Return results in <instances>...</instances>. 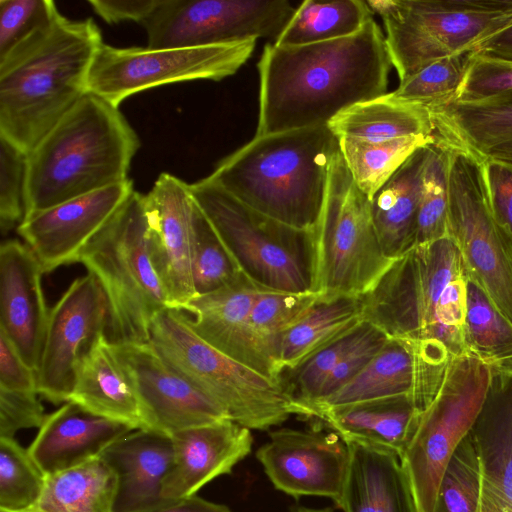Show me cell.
Returning a JSON list of instances; mask_svg holds the SVG:
<instances>
[{
  "mask_svg": "<svg viewBox=\"0 0 512 512\" xmlns=\"http://www.w3.org/2000/svg\"><path fill=\"white\" fill-rule=\"evenodd\" d=\"M149 342L177 372L218 403L230 420L250 430H269L291 415L302 417L280 381L209 345L180 309L166 308L154 317Z\"/></svg>",
  "mask_w": 512,
  "mask_h": 512,
  "instance_id": "8992f818",
  "label": "cell"
},
{
  "mask_svg": "<svg viewBox=\"0 0 512 512\" xmlns=\"http://www.w3.org/2000/svg\"><path fill=\"white\" fill-rule=\"evenodd\" d=\"M145 197L150 258L170 308L182 310L196 296L192 275L196 202L190 184L166 172Z\"/></svg>",
  "mask_w": 512,
  "mask_h": 512,
  "instance_id": "d6986e66",
  "label": "cell"
},
{
  "mask_svg": "<svg viewBox=\"0 0 512 512\" xmlns=\"http://www.w3.org/2000/svg\"><path fill=\"white\" fill-rule=\"evenodd\" d=\"M288 512H333L329 507L327 508H309L305 506H294Z\"/></svg>",
  "mask_w": 512,
  "mask_h": 512,
  "instance_id": "9f6ffc18",
  "label": "cell"
},
{
  "mask_svg": "<svg viewBox=\"0 0 512 512\" xmlns=\"http://www.w3.org/2000/svg\"><path fill=\"white\" fill-rule=\"evenodd\" d=\"M440 144L485 157L512 143V91L471 102H449L429 110Z\"/></svg>",
  "mask_w": 512,
  "mask_h": 512,
  "instance_id": "f546056e",
  "label": "cell"
},
{
  "mask_svg": "<svg viewBox=\"0 0 512 512\" xmlns=\"http://www.w3.org/2000/svg\"><path fill=\"white\" fill-rule=\"evenodd\" d=\"M388 339L389 337L383 331L371 324L365 336L341 359L326 378L319 390L316 401L310 408L309 418L313 406L337 392L357 376Z\"/></svg>",
  "mask_w": 512,
  "mask_h": 512,
  "instance_id": "7dc6e473",
  "label": "cell"
},
{
  "mask_svg": "<svg viewBox=\"0 0 512 512\" xmlns=\"http://www.w3.org/2000/svg\"><path fill=\"white\" fill-rule=\"evenodd\" d=\"M483 164L493 216L512 241V161L485 156Z\"/></svg>",
  "mask_w": 512,
  "mask_h": 512,
  "instance_id": "681fc988",
  "label": "cell"
},
{
  "mask_svg": "<svg viewBox=\"0 0 512 512\" xmlns=\"http://www.w3.org/2000/svg\"><path fill=\"white\" fill-rule=\"evenodd\" d=\"M402 81L439 59L474 51L512 26V0H368Z\"/></svg>",
  "mask_w": 512,
  "mask_h": 512,
  "instance_id": "ba28073f",
  "label": "cell"
},
{
  "mask_svg": "<svg viewBox=\"0 0 512 512\" xmlns=\"http://www.w3.org/2000/svg\"><path fill=\"white\" fill-rule=\"evenodd\" d=\"M447 237V151L436 140L429 145L422 174L414 245Z\"/></svg>",
  "mask_w": 512,
  "mask_h": 512,
  "instance_id": "b9f144b4",
  "label": "cell"
},
{
  "mask_svg": "<svg viewBox=\"0 0 512 512\" xmlns=\"http://www.w3.org/2000/svg\"><path fill=\"white\" fill-rule=\"evenodd\" d=\"M314 234V293L322 297L361 296L393 261L386 257L380 244L370 199L354 182L340 150L330 167Z\"/></svg>",
  "mask_w": 512,
  "mask_h": 512,
  "instance_id": "30bf717a",
  "label": "cell"
},
{
  "mask_svg": "<svg viewBox=\"0 0 512 512\" xmlns=\"http://www.w3.org/2000/svg\"><path fill=\"white\" fill-rule=\"evenodd\" d=\"M374 12L367 1H303L273 43L277 46H302L351 36L360 31Z\"/></svg>",
  "mask_w": 512,
  "mask_h": 512,
  "instance_id": "e575fe53",
  "label": "cell"
},
{
  "mask_svg": "<svg viewBox=\"0 0 512 512\" xmlns=\"http://www.w3.org/2000/svg\"><path fill=\"white\" fill-rule=\"evenodd\" d=\"M474 51L512 60V26L486 39Z\"/></svg>",
  "mask_w": 512,
  "mask_h": 512,
  "instance_id": "db71d44e",
  "label": "cell"
},
{
  "mask_svg": "<svg viewBox=\"0 0 512 512\" xmlns=\"http://www.w3.org/2000/svg\"><path fill=\"white\" fill-rule=\"evenodd\" d=\"M338 150L328 125L255 136L208 177L246 206L314 232Z\"/></svg>",
  "mask_w": 512,
  "mask_h": 512,
  "instance_id": "3957f363",
  "label": "cell"
},
{
  "mask_svg": "<svg viewBox=\"0 0 512 512\" xmlns=\"http://www.w3.org/2000/svg\"><path fill=\"white\" fill-rule=\"evenodd\" d=\"M38 429L27 449L45 476L100 457L113 442L134 430L72 401L46 415Z\"/></svg>",
  "mask_w": 512,
  "mask_h": 512,
  "instance_id": "d4e9b609",
  "label": "cell"
},
{
  "mask_svg": "<svg viewBox=\"0 0 512 512\" xmlns=\"http://www.w3.org/2000/svg\"><path fill=\"white\" fill-rule=\"evenodd\" d=\"M241 274L234 258L196 203L192 258L193 285L196 296L211 293L231 283Z\"/></svg>",
  "mask_w": 512,
  "mask_h": 512,
  "instance_id": "ab89813d",
  "label": "cell"
},
{
  "mask_svg": "<svg viewBox=\"0 0 512 512\" xmlns=\"http://www.w3.org/2000/svg\"><path fill=\"white\" fill-rule=\"evenodd\" d=\"M256 41L159 49L114 47L103 42L90 67L87 91L119 107L126 98L161 85L219 81L247 62Z\"/></svg>",
  "mask_w": 512,
  "mask_h": 512,
  "instance_id": "4fadbf2b",
  "label": "cell"
},
{
  "mask_svg": "<svg viewBox=\"0 0 512 512\" xmlns=\"http://www.w3.org/2000/svg\"><path fill=\"white\" fill-rule=\"evenodd\" d=\"M143 512H232L227 506L217 504L196 495L167 500L161 505Z\"/></svg>",
  "mask_w": 512,
  "mask_h": 512,
  "instance_id": "f5cc1de1",
  "label": "cell"
},
{
  "mask_svg": "<svg viewBox=\"0 0 512 512\" xmlns=\"http://www.w3.org/2000/svg\"><path fill=\"white\" fill-rule=\"evenodd\" d=\"M480 488V459L469 433L444 469L435 512H478Z\"/></svg>",
  "mask_w": 512,
  "mask_h": 512,
  "instance_id": "7bdbcfd3",
  "label": "cell"
},
{
  "mask_svg": "<svg viewBox=\"0 0 512 512\" xmlns=\"http://www.w3.org/2000/svg\"><path fill=\"white\" fill-rule=\"evenodd\" d=\"M170 437L173 462L162 487L166 501L196 495L207 483L229 474L253 445L251 430L230 419L178 431Z\"/></svg>",
  "mask_w": 512,
  "mask_h": 512,
  "instance_id": "7402d4cb",
  "label": "cell"
},
{
  "mask_svg": "<svg viewBox=\"0 0 512 512\" xmlns=\"http://www.w3.org/2000/svg\"><path fill=\"white\" fill-rule=\"evenodd\" d=\"M117 476L97 457L45 477L37 503L25 512H115Z\"/></svg>",
  "mask_w": 512,
  "mask_h": 512,
  "instance_id": "836d02e7",
  "label": "cell"
},
{
  "mask_svg": "<svg viewBox=\"0 0 512 512\" xmlns=\"http://www.w3.org/2000/svg\"><path fill=\"white\" fill-rule=\"evenodd\" d=\"M422 410L406 396H393L324 408L313 426L327 428L346 443L390 452L399 458L407 449Z\"/></svg>",
  "mask_w": 512,
  "mask_h": 512,
  "instance_id": "4316f807",
  "label": "cell"
},
{
  "mask_svg": "<svg viewBox=\"0 0 512 512\" xmlns=\"http://www.w3.org/2000/svg\"><path fill=\"white\" fill-rule=\"evenodd\" d=\"M88 3L108 24L135 21L142 25L156 10L161 0H89Z\"/></svg>",
  "mask_w": 512,
  "mask_h": 512,
  "instance_id": "816d5d0a",
  "label": "cell"
},
{
  "mask_svg": "<svg viewBox=\"0 0 512 512\" xmlns=\"http://www.w3.org/2000/svg\"><path fill=\"white\" fill-rule=\"evenodd\" d=\"M319 297L316 293L262 290L249 316L250 337L272 379L279 381L277 361L283 332Z\"/></svg>",
  "mask_w": 512,
  "mask_h": 512,
  "instance_id": "8d00e7d4",
  "label": "cell"
},
{
  "mask_svg": "<svg viewBox=\"0 0 512 512\" xmlns=\"http://www.w3.org/2000/svg\"><path fill=\"white\" fill-rule=\"evenodd\" d=\"M488 156L501 160L512 161V143L492 149L488 153Z\"/></svg>",
  "mask_w": 512,
  "mask_h": 512,
  "instance_id": "11a10c76",
  "label": "cell"
},
{
  "mask_svg": "<svg viewBox=\"0 0 512 512\" xmlns=\"http://www.w3.org/2000/svg\"><path fill=\"white\" fill-rule=\"evenodd\" d=\"M295 12L287 0H161L142 26L155 49L275 42Z\"/></svg>",
  "mask_w": 512,
  "mask_h": 512,
  "instance_id": "5bb4252c",
  "label": "cell"
},
{
  "mask_svg": "<svg viewBox=\"0 0 512 512\" xmlns=\"http://www.w3.org/2000/svg\"><path fill=\"white\" fill-rule=\"evenodd\" d=\"M471 52L430 63L400 81L398 88L390 93L401 101L428 110L450 102L462 82Z\"/></svg>",
  "mask_w": 512,
  "mask_h": 512,
  "instance_id": "60d3db41",
  "label": "cell"
},
{
  "mask_svg": "<svg viewBox=\"0 0 512 512\" xmlns=\"http://www.w3.org/2000/svg\"><path fill=\"white\" fill-rule=\"evenodd\" d=\"M430 144L416 150L370 199L380 244L391 260L414 245L422 174Z\"/></svg>",
  "mask_w": 512,
  "mask_h": 512,
  "instance_id": "4dcf8cb0",
  "label": "cell"
},
{
  "mask_svg": "<svg viewBox=\"0 0 512 512\" xmlns=\"http://www.w3.org/2000/svg\"><path fill=\"white\" fill-rule=\"evenodd\" d=\"M434 136H409L382 142L339 138L341 156L358 188L369 199L419 148Z\"/></svg>",
  "mask_w": 512,
  "mask_h": 512,
  "instance_id": "d590c367",
  "label": "cell"
},
{
  "mask_svg": "<svg viewBox=\"0 0 512 512\" xmlns=\"http://www.w3.org/2000/svg\"><path fill=\"white\" fill-rule=\"evenodd\" d=\"M69 401L134 430L146 429L134 386L106 335L85 358Z\"/></svg>",
  "mask_w": 512,
  "mask_h": 512,
  "instance_id": "f1b7e54d",
  "label": "cell"
},
{
  "mask_svg": "<svg viewBox=\"0 0 512 512\" xmlns=\"http://www.w3.org/2000/svg\"><path fill=\"white\" fill-rule=\"evenodd\" d=\"M470 434L481 465L478 512H512V364L492 368L491 385Z\"/></svg>",
  "mask_w": 512,
  "mask_h": 512,
  "instance_id": "603a6c76",
  "label": "cell"
},
{
  "mask_svg": "<svg viewBox=\"0 0 512 512\" xmlns=\"http://www.w3.org/2000/svg\"><path fill=\"white\" fill-rule=\"evenodd\" d=\"M492 367L465 351L451 358L437 394L422 411L400 458L417 512H435L444 469L470 433L485 403Z\"/></svg>",
  "mask_w": 512,
  "mask_h": 512,
  "instance_id": "8fae6325",
  "label": "cell"
},
{
  "mask_svg": "<svg viewBox=\"0 0 512 512\" xmlns=\"http://www.w3.org/2000/svg\"><path fill=\"white\" fill-rule=\"evenodd\" d=\"M45 474L15 438H0V510L25 512L39 500Z\"/></svg>",
  "mask_w": 512,
  "mask_h": 512,
  "instance_id": "f35d334b",
  "label": "cell"
},
{
  "mask_svg": "<svg viewBox=\"0 0 512 512\" xmlns=\"http://www.w3.org/2000/svg\"><path fill=\"white\" fill-rule=\"evenodd\" d=\"M37 395L35 391L0 388V438H14L19 430L43 424L46 415Z\"/></svg>",
  "mask_w": 512,
  "mask_h": 512,
  "instance_id": "c3c4849f",
  "label": "cell"
},
{
  "mask_svg": "<svg viewBox=\"0 0 512 512\" xmlns=\"http://www.w3.org/2000/svg\"><path fill=\"white\" fill-rule=\"evenodd\" d=\"M59 13L52 0H0V58Z\"/></svg>",
  "mask_w": 512,
  "mask_h": 512,
  "instance_id": "f6af8a7d",
  "label": "cell"
},
{
  "mask_svg": "<svg viewBox=\"0 0 512 512\" xmlns=\"http://www.w3.org/2000/svg\"><path fill=\"white\" fill-rule=\"evenodd\" d=\"M453 356L439 341L389 338L357 376L313 406L309 419L324 408L393 396H406L423 411L437 394Z\"/></svg>",
  "mask_w": 512,
  "mask_h": 512,
  "instance_id": "2e32d148",
  "label": "cell"
},
{
  "mask_svg": "<svg viewBox=\"0 0 512 512\" xmlns=\"http://www.w3.org/2000/svg\"><path fill=\"white\" fill-rule=\"evenodd\" d=\"M108 305L102 287L89 273L76 278L49 311L37 393L53 404L69 401L80 368L106 335Z\"/></svg>",
  "mask_w": 512,
  "mask_h": 512,
  "instance_id": "9a60e30c",
  "label": "cell"
},
{
  "mask_svg": "<svg viewBox=\"0 0 512 512\" xmlns=\"http://www.w3.org/2000/svg\"><path fill=\"white\" fill-rule=\"evenodd\" d=\"M347 445L350 460L338 508L343 512H417L398 456L356 443Z\"/></svg>",
  "mask_w": 512,
  "mask_h": 512,
  "instance_id": "83f0119b",
  "label": "cell"
},
{
  "mask_svg": "<svg viewBox=\"0 0 512 512\" xmlns=\"http://www.w3.org/2000/svg\"><path fill=\"white\" fill-rule=\"evenodd\" d=\"M262 290L266 289L242 273L211 293L195 296L182 310L193 315L189 323L201 339L226 356L272 379L255 351L249 332L250 312Z\"/></svg>",
  "mask_w": 512,
  "mask_h": 512,
  "instance_id": "cb8c5ba5",
  "label": "cell"
},
{
  "mask_svg": "<svg viewBox=\"0 0 512 512\" xmlns=\"http://www.w3.org/2000/svg\"><path fill=\"white\" fill-rule=\"evenodd\" d=\"M100 457L117 476L115 512H143L166 501L162 487L173 462L170 436L133 430L113 442Z\"/></svg>",
  "mask_w": 512,
  "mask_h": 512,
  "instance_id": "484cf974",
  "label": "cell"
},
{
  "mask_svg": "<svg viewBox=\"0 0 512 512\" xmlns=\"http://www.w3.org/2000/svg\"><path fill=\"white\" fill-rule=\"evenodd\" d=\"M362 320L360 296L319 295L282 334L277 361L279 377L352 330Z\"/></svg>",
  "mask_w": 512,
  "mask_h": 512,
  "instance_id": "1f68e13d",
  "label": "cell"
},
{
  "mask_svg": "<svg viewBox=\"0 0 512 512\" xmlns=\"http://www.w3.org/2000/svg\"><path fill=\"white\" fill-rule=\"evenodd\" d=\"M0 388L37 392V372L23 361L2 331H0Z\"/></svg>",
  "mask_w": 512,
  "mask_h": 512,
  "instance_id": "f907efd6",
  "label": "cell"
},
{
  "mask_svg": "<svg viewBox=\"0 0 512 512\" xmlns=\"http://www.w3.org/2000/svg\"><path fill=\"white\" fill-rule=\"evenodd\" d=\"M128 179L27 214L18 234L38 259L44 273L78 262L86 245L133 192Z\"/></svg>",
  "mask_w": 512,
  "mask_h": 512,
  "instance_id": "ffe728a7",
  "label": "cell"
},
{
  "mask_svg": "<svg viewBox=\"0 0 512 512\" xmlns=\"http://www.w3.org/2000/svg\"><path fill=\"white\" fill-rule=\"evenodd\" d=\"M328 127L339 138L369 142L409 136H434L428 109L401 101L389 92L355 104L333 118Z\"/></svg>",
  "mask_w": 512,
  "mask_h": 512,
  "instance_id": "d6a6232c",
  "label": "cell"
},
{
  "mask_svg": "<svg viewBox=\"0 0 512 512\" xmlns=\"http://www.w3.org/2000/svg\"><path fill=\"white\" fill-rule=\"evenodd\" d=\"M27 154L0 136V228L3 235L26 216Z\"/></svg>",
  "mask_w": 512,
  "mask_h": 512,
  "instance_id": "ee69618b",
  "label": "cell"
},
{
  "mask_svg": "<svg viewBox=\"0 0 512 512\" xmlns=\"http://www.w3.org/2000/svg\"><path fill=\"white\" fill-rule=\"evenodd\" d=\"M466 350L492 368L512 363V326L491 306L483 291L467 283L464 329Z\"/></svg>",
  "mask_w": 512,
  "mask_h": 512,
  "instance_id": "74e56055",
  "label": "cell"
},
{
  "mask_svg": "<svg viewBox=\"0 0 512 512\" xmlns=\"http://www.w3.org/2000/svg\"><path fill=\"white\" fill-rule=\"evenodd\" d=\"M190 190L246 277L266 290L314 293L313 231L294 228L246 206L209 177L190 184Z\"/></svg>",
  "mask_w": 512,
  "mask_h": 512,
  "instance_id": "52a82bcc",
  "label": "cell"
},
{
  "mask_svg": "<svg viewBox=\"0 0 512 512\" xmlns=\"http://www.w3.org/2000/svg\"><path fill=\"white\" fill-rule=\"evenodd\" d=\"M444 146V145H442ZM447 151V236L456 245L468 281L512 326V241L496 222L483 157Z\"/></svg>",
  "mask_w": 512,
  "mask_h": 512,
  "instance_id": "7c38bea8",
  "label": "cell"
},
{
  "mask_svg": "<svg viewBox=\"0 0 512 512\" xmlns=\"http://www.w3.org/2000/svg\"><path fill=\"white\" fill-rule=\"evenodd\" d=\"M510 91L512 60L472 51L462 82L450 102L478 101Z\"/></svg>",
  "mask_w": 512,
  "mask_h": 512,
  "instance_id": "bcb514c9",
  "label": "cell"
},
{
  "mask_svg": "<svg viewBox=\"0 0 512 512\" xmlns=\"http://www.w3.org/2000/svg\"><path fill=\"white\" fill-rule=\"evenodd\" d=\"M103 43L91 18L61 15L0 58V136L27 155L88 92Z\"/></svg>",
  "mask_w": 512,
  "mask_h": 512,
  "instance_id": "7a4b0ae2",
  "label": "cell"
},
{
  "mask_svg": "<svg viewBox=\"0 0 512 512\" xmlns=\"http://www.w3.org/2000/svg\"><path fill=\"white\" fill-rule=\"evenodd\" d=\"M113 347L138 396L146 430L171 436L230 419L218 403L177 372L150 342Z\"/></svg>",
  "mask_w": 512,
  "mask_h": 512,
  "instance_id": "e0dca14e",
  "label": "cell"
},
{
  "mask_svg": "<svg viewBox=\"0 0 512 512\" xmlns=\"http://www.w3.org/2000/svg\"><path fill=\"white\" fill-rule=\"evenodd\" d=\"M273 486L292 497L319 496L338 506L347 475L350 451L337 434L323 428H280L256 451Z\"/></svg>",
  "mask_w": 512,
  "mask_h": 512,
  "instance_id": "ac0fdd59",
  "label": "cell"
},
{
  "mask_svg": "<svg viewBox=\"0 0 512 512\" xmlns=\"http://www.w3.org/2000/svg\"><path fill=\"white\" fill-rule=\"evenodd\" d=\"M392 66L374 18L340 39L302 46L266 44L258 62L255 136L328 125L349 107L387 94Z\"/></svg>",
  "mask_w": 512,
  "mask_h": 512,
  "instance_id": "6da1fadb",
  "label": "cell"
},
{
  "mask_svg": "<svg viewBox=\"0 0 512 512\" xmlns=\"http://www.w3.org/2000/svg\"><path fill=\"white\" fill-rule=\"evenodd\" d=\"M461 275H466L463 261L448 236L413 246L360 296L363 320L389 338L439 341L458 355L438 322L437 311L445 287Z\"/></svg>",
  "mask_w": 512,
  "mask_h": 512,
  "instance_id": "9c48e42d",
  "label": "cell"
},
{
  "mask_svg": "<svg viewBox=\"0 0 512 512\" xmlns=\"http://www.w3.org/2000/svg\"><path fill=\"white\" fill-rule=\"evenodd\" d=\"M0 512H9V511L0 510Z\"/></svg>",
  "mask_w": 512,
  "mask_h": 512,
  "instance_id": "6f0895ef",
  "label": "cell"
},
{
  "mask_svg": "<svg viewBox=\"0 0 512 512\" xmlns=\"http://www.w3.org/2000/svg\"><path fill=\"white\" fill-rule=\"evenodd\" d=\"M43 273L27 244L17 239L1 243L0 331L36 372L49 319L41 283Z\"/></svg>",
  "mask_w": 512,
  "mask_h": 512,
  "instance_id": "44dd1931",
  "label": "cell"
},
{
  "mask_svg": "<svg viewBox=\"0 0 512 512\" xmlns=\"http://www.w3.org/2000/svg\"><path fill=\"white\" fill-rule=\"evenodd\" d=\"M145 194L133 191L81 252L108 305L106 337L112 344L149 342L154 317L170 308L148 249Z\"/></svg>",
  "mask_w": 512,
  "mask_h": 512,
  "instance_id": "5b68a950",
  "label": "cell"
},
{
  "mask_svg": "<svg viewBox=\"0 0 512 512\" xmlns=\"http://www.w3.org/2000/svg\"><path fill=\"white\" fill-rule=\"evenodd\" d=\"M139 146L119 107L87 92L27 155L26 215L128 180Z\"/></svg>",
  "mask_w": 512,
  "mask_h": 512,
  "instance_id": "277c9868",
  "label": "cell"
}]
</instances>
